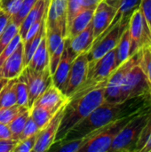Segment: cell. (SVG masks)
<instances>
[{
  "instance_id": "cell-41",
  "label": "cell",
  "mask_w": 151,
  "mask_h": 152,
  "mask_svg": "<svg viewBox=\"0 0 151 152\" xmlns=\"http://www.w3.org/2000/svg\"><path fill=\"white\" fill-rule=\"evenodd\" d=\"M0 139H12V134L8 125L0 123Z\"/></svg>"
},
{
  "instance_id": "cell-12",
  "label": "cell",
  "mask_w": 151,
  "mask_h": 152,
  "mask_svg": "<svg viewBox=\"0 0 151 152\" xmlns=\"http://www.w3.org/2000/svg\"><path fill=\"white\" fill-rule=\"evenodd\" d=\"M68 0H50L46 14V27L61 32L67 38Z\"/></svg>"
},
{
  "instance_id": "cell-1",
  "label": "cell",
  "mask_w": 151,
  "mask_h": 152,
  "mask_svg": "<svg viewBox=\"0 0 151 152\" xmlns=\"http://www.w3.org/2000/svg\"><path fill=\"white\" fill-rule=\"evenodd\" d=\"M105 102V86L93 89L86 94L69 98L56 135V142L63 141L69 131Z\"/></svg>"
},
{
  "instance_id": "cell-15",
  "label": "cell",
  "mask_w": 151,
  "mask_h": 152,
  "mask_svg": "<svg viewBox=\"0 0 151 152\" xmlns=\"http://www.w3.org/2000/svg\"><path fill=\"white\" fill-rule=\"evenodd\" d=\"M77 56V55L69 47L68 38H66L65 47H64L61 58L60 60V62H59L54 73L52 75L53 84L61 91L64 88V86H65L67 77L69 76L73 61Z\"/></svg>"
},
{
  "instance_id": "cell-2",
  "label": "cell",
  "mask_w": 151,
  "mask_h": 152,
  "mask_svg": "<svg viewBox=\"0 0 151 152\" xmlns=\"http://www.w3.org/2000/svg\"><path fill=\"white\" fill-rule=\"evenodd\" d=\"M151 127V105L140 110L115 137L109 152L140 151Z\"/></svg>"
},
{
  "instance_id": "cell-35",
  "label": "cell",
  "mask_w": 151,
  "mask_h": 152,
  "mask_svg": "<svg viewBox=\"0 0 151 152\" xmlns=\"http://www.w3.org/2000/svg\"><path fill=\"white\" fill-rule=\"evenodd\" d=\"M37 138V134H35L26 139L18 142L13 152H32Z\"/></svg>"
},
{
  "instance_id": "cell-13",
  "label": "cell",
  "mask_w": 151,
  "mask_h": 152,
  "mask_svg": "<svg viewBox=\"0 0 151 152\" xmlns=\"http://www.w3.org/2000/svg\"><path fill=\"white\" fill-rule=\"evenodd\" d=\"M117 9L107 4L104 0H101L96 6L92 24L93 30V41L97 39L110 25L112 22Z\"/></svg>"
},
{
  "instance_id": "cell-16",
  "label": "cell",
  "mask_w": 151,
  "mask_h": 152,
  "mask_svg": "<svg viewBox=\"0 0 151 152\" xmlns=\"http://www.w3.org/2000/svg\"><path fill=\"white\" fill-rule=\"evenodd\" d=\"M69 98L67 95H65L61 90L56 87L53 84H52L35 101L34 104L44 106L49 110L57 112L61 107L66 105L69 102Z\"/></svg>"
},
{
  "instance_id": "cell-28",
  "label": "cell",
  "mask_w": 151,
  "mask_h": 152,
  "mask_svg": "<svg viewBox=\"0 0 151 152\" xmlns=\"http://www.w3.org/2000/svg\"><path fill=\"white\" fill-rule=\"evenodd\" d=\"M25 110H28V108L20 106L18 104L0 109V123L8 125L17 115H19Z\"/></svg>"
},
{
  "instance_id": "cell-33",
  "label": "cell",
  "mask_w": 151,
  "mask_h": 152,
  "mask_svg": "<svg viewBox=\"0 0 151 152\" xmlns=\"http://www.w3.org/2000/svg\"><path fill=\"white\" fill-rule=\"evenodd\" d=\"M22 0H0V10L12 17L20 10Z\"/></svg>"
},
{
  "instance_id": "cell-9",
  "label": "cell",
  "mask_w": 151,
  "mask_h": 152,
  "mask_svg": "<svg viewBox=\"0 0 151 152\" xmlns=\"http://www.w3.org/2000/svg\"><path fill=\"white\" fill-rule=\"evenodd\" d=\"M89 70L87 53L78 54L73 61L62 93L70 98L85 83Z\"/></svg>"
},
{
  "instance_id": "cell-42",
  "label": "cell",
  "mask_w": 151,
  "mask_h": 152,
  "mask_svg": "<svg viewBox=\"0 0 151 152\" xmlns=\"http://www.w3.org/2000/svg\"><path fill=\"white\" fill-rule=\"evenodd\" d=\"M141 152H151V127L148 133L146 141L144 145L142 146V148L141 149Z\"/></svg>"
},
{
  "instance_id": "cell-34",
  "label": "cell",
  "mask_w": 151,
  "mask_h": 152,
  "mask_svg": "<svg viewBox=\"0 0 151 152\" xmlns=\"http://www.w3.org/2000/svg\"><path fill=\"white\" fill-rule=\"evenodd\" d=\"M65 43H66V38L60 44V45L57 47V49L53 52V53L50 56L49 58V63H48V68L50 70L51 75H53L60 62V60L61 58L64 47H65Z\"/></svg>"
},
{
  "instance_id": "cell-4",
  "label": "cell",
  "mask_w": 151,
  "mask_h": 152,
  "mask_svg": "<svg viewBox=\"0 0 151 152\" xmlns=\"http://www.w3.org/2000/svg\"><path fill=\"white\" fill-rule=\"evenodd\" d=\"M117 68V65L115 48L107 54H105L103 57H101L100 60H98L94 63V65L89 69L87 77L85 83L82 85L81 87L77 89V91L71 97L80 96L93 89L106 86L108 79Z\"/></svg>"
},
{
  "instance_id": "cell-38",
  "label": "cell",
  "mask_w": 151,
  "mask_h": 152,
  "mask_svg": "<svg viewBox=\"0 0 151 152\" xmlns=\"http://www.w3.org/2000/svg\"><path fill=\"white\" fill-rule=\"evenodd\" d=\"M140 10L146 20L151 31V0H142Z\"/></svg>"
},
{
  "instance_id": "cell-19",
  "label": "cell",
  "mask_w": 151,
  "mask_h": 152,
  "mask_svg": "<svg viewBox=\"0 0 151 152\" xmlns=\"http://www.w3.org/2000/svg\"><path fill=\"white\" fill-rule=\"evenodd\" d=\"M94 10L95 9L93 8H83L78 12L68 29L67 38H73L80 32H82L92 22Z\"/></svg>"
},
{
  "instance_id": "cell-10",
  "label": "cell",
  "mask_w": 151,
  "mask_h": 152,
  "mask_svg": "<svg viewBox=\"0 0 151 152\" xmlns=\"http://www.w3.org/2000/svg\"><path fill=\"white\" fill-rule=\"evenodd\" d=\"M137 53L132 54L125 62L119 65L108 79L105 86V101L108 102H121V86L126 72L137 63Z\"/></svg>"
},
{
  "instance_id": "cell-14",
  "label": "cell",
  "mask_w": 151,
  "mask_h": 152,
  "mask_svg": "<svg viewBox=\"0 0 151 152\" xmlns=\"http://www.w3.org/2000/svg\"><path fill=\"white\" fill-rule=\"evenodd\" d=\"M25 67L24 45L21 41L0 69V77L6 78L8 80L17 78L21 74Z\"/></svg>"
},
{
  "instance_id": "cell-8",
  "label": "cell",
  "mask_w": 151,
  "mask_h": 152,
  "mask_svg": "<svg viewBox=\"0 0 151 152\" xmlns=\"http://www.w3.org/2000/svg\"><path fill=\"white\" fill-rule=\"evenodd\" d=\"M131 38V55L135 53L142 45H151V31L140 8L133 12L128 23Z\"/></svg>"
},
{
  "instance_id": "cell-11",
  "label": "cell",
  "mask_w": 151,
  "mask_h": 152,
  "mask_svg": "<svg viewBox=\"0 0 151 152\" xmlns=\"http://www.w3.org/2000/svg\"><path fill=\"white\" fill-rule=\"evenodd\" d=\"M64 107H61L51 120L37 133V138L32 152H44L49 151L56 140V135L64 112Z\"/></svg>"
},
{
  "instance_id": "cell-6",
  "label": "cell",
  "mask_w": 151,
  "mask_h": 152,
  "mask_svg": "<svg viewBox=\"0 0 151 152\" xmlns=\"http://www.w3.org/2000/svg\"><path fill=\"white\" fill-rule=\"evenodd\" d=\"M19 77L27 84L28 90V109L30 110L35 101L53 84L52 75L48 67L42 71H36L26 66Z\"/></svg>"
},
{
  "instance_id": "cell-26",
  "label": "cell",
  "mask_w": 151,
  "mask_h": 152,
  "mask_svg": "<svg viewBox=\"0 0 151 152\" xmlns=\"http://www.w3.org/2000/svg\"><path fill=\"white\" fill-rule=\"evenodd\" d=\"M45 37H46L47 52H48V55L50 58V56L57 49V47L60 45V44L65 39V37L62 36L61 31L56 30V29H53V28H49L47 27H46Z\"/></svg>"
},
{
  "instance_id": "cell-25",
  "label": "cell",
  "mask_w": 151,
  "mask_h": 152,
  "mask_svg": "<svg viewBox=\"0 0 151 152\" xmlns=\"http://www.w3.org/2000/svg\"><path fill=\"white\" fill-rule=\"evenodd\" d=\"M30 115L29 109L25 110L24 111L20 112L19 115H17L9 124L8 126L10 128L11 134H12V139L16 140L19 142L20 135L24 128V126L27 122V119L28 118Z\"/></svg>"
},
{
  "instance_id": "cell-43",
  "label": "cell",
  "mask_w": 151,
  "mask_h": 152,
  "mask_svg": "<svg viewBox=\"0 0 151 152\" xmlns=\"http://www.w3.org/2000/svg\"><path fill=\"white\" fill-rule=\"evenodd\" d=\"M101 1V0H82V5H83V8L95 9Z\"/></svg>"
},
{
  "instance_id": "cell-31",
  "label": "cell",
  "mask_w": 151,
  "mask_h": 152,
  "mask_svg": "<svg viewBox=\"0 0 151 152\" xmlns=\"http://www.w3.org/2000/svg\"><path fill=\"white\" fill-rule=\"evenodd\" d=\"M82 9H83L82 0H68V7H67V28L68 29L74 18L78 14V12Z\"/></svg>"
},
{
  "instance_id": "cell-17",
  "label": "cell",
  "mask_w": 151,
  "mask_h": 152,
  "mask_svg": "<svg viewBox=\"0 0 151 152\" xmlns=\"http://www.w3.org/2000/svg\"><path fill=\"white\" fill-rule=\"evenodd\" d=\"M93 30L92 22L73 38H68L69 47L77 54L87 53L93 43Z\"/></svg>"
},
{
  "instance_id": "cell-5",
  "label": "cell",
  "mask_w": 151,
  "mask_h": 152,
  "mask_svg": "<svg viewBox=\"0 0 151 152\" xmlns=\"http://www.w3.org/2000/svg\"><path fill=\"white\" fill-rule=\"evenodd\" d=\"M128 23L129 21L117 22L106 34L93 43L92 47L87 52L89 69L93 67L98 60L117 47L123 32L128 27Z\"/></svg>"
},
{
  "instance_id": "cell-24",
  "label": "cell",
  "mask_w": 151,
  "mask_h": 152,
  "mask_svg": "<svg viewBox=\"0 0 151 152\" xmlns=\"http://www.w3.org/2000/svg\"><path fill=\"white\" fill-rule=\"evenodd\" d=\"M29 110H30V116L35 120L40 130L51 120V118L56 113L55 111L38 104H33V106L30 108Z\"/></svg>"
},
{
  "instance_id": "cell-20",
  "label": "cell",
  "mask_w": 151,
  "mask_h": 152,
  "mask_svg": "<svg viewBox=\"0 0 151 152\" xmlns=\"http://www.w3.org/2000/svg\"><path fill=\"white\" fill-rule=\"evenodd\" d=\"M48 63H49V55L47 52L46 37L44 34L39 45L37 46L36 50L33 53L31 60L29 61L27 66L30 68L31 69H34L36 71H42L48 67Z\"/></svg>"
},
{
  "instance_id": "cell-23",
  "label": "cell",
  "mask_w": 151,
  "mask_h": 152,
  "mask_svg": "<svg viewBox=\"0 0 151 152\" xmlns=\"http://www.w3.org/2000/svg\"><path fill=\"white\" fill-rule=\"evenodd\" d=\"M18 78V77H17ZM17 78L10 79L0 93V109L17 104L16 82Z\"/></svg>"
},
{
  "instance_id": "cell-36",
  "label": "cell",
  "mask_w": 151,
  "mask_h": 152,
  "mask_svg": "<svg viewBox=\"0 0 151 152\" xmlns=\"http://www.w3.org/2000/svg\"><path fill=\"white\" fill-rule=\"evenodd\" d=\"M85 142V138L65 141L56 151L59 152H78Z\"/></svg>"
},
{
  "instance_id": "cell-45",
  "label": "cell",
  "mask_w": 151,
  "mask_h": 152,
  "mask_svg": "<svg viewBox=\"0 0 151 152\" xmlns=\"http://www.w3.org/2000/svg\"><path fill=\"white\" fill-rule=\"evenodd\" d=\"M8 79H6V78H4V77H0V93H1V91H2V89L5 86V85L8 83Z\"/></svg>"
},
{
  "instance_id": "cell-44",
  "label": "cell",
  "mask_w": 151,
  "mask_h": 152,
  "mask_svg": "<svg viewBox=\"0 0 151 152\" xmlns=\"http://www.w3.org/2000/svg\"><path fill=\"white\" fill-rule=\"evenodd\" d=\"M107 4H109V5H111V6H113V7H115V8H118V6H119V4H120V3L122 2V0H104Z\"/></svg>"
},
{
  "instance_id": "cell-32",
  "label": "cell",
  "mask_w": 151,
  "mask_h": 152,
  "mask_svg": "<svg viewBox=\"0 0 151 152\" xmlns=\"http://www.w3.org/2000/svg\"><path fill=\"white\" fill-rule=\"evenodd\" d=\"M22 41L19 32L13 37V38L11 40V42L5 46V48L2 51V53H0V69L2 68L3 64L4 63V61L8 59V57L12 53V52L17 48V46L19 45V44Z\"/></svg>"
},
{
  "instance_id": "cell-27",
  "label": "cell",
  "mask_w": 151,
  "mask_h": 152,
  "mask_svg": "<svg viewBox=\"0 0 151 152\" xmlns=\"http://www.w3.org/2000/svg\"><path fill=\"white\" fill-rule=\"evenodd\" d=\"M16 99L18 105L28 109V90L27 84L20 77H18L16 82Z\"/></svg>"
},
{
  "instance_id": "cell-40",
  "label": "cell",
  "mask_w": 151,
  "mask_h": 152,
  "mask_svg": "<svg viewBox=\"0 0 151 152\" xmlns=\"http://www.w3.org/2000/svg\"><path fill=\"white\" fill-rule=\"evenodd\" d=\"M11 20V16L0 10V36Z\"/></svg>"
},
{
  "instance_id": "cell-7",
  "label": "cell",
  "mask_w": 151,
  "mask_h": 152,
  "mask_svg": "<svg viewBox=\"0 0 151 152\" xmlns=\"http://www.w3.org/2000/svg\"><path fill=\"white\" fill-rule=\"evenodd\" d=\"M148 93H151V90L146 77L138 63H135L126 72L123 80L120 94L121 102Z\"/></svg>"
},
{
  "instance_id": "cell-30",
  "label": "cell",
  "mask_w": 151,
  "mask_h": 152,
  "mask_svg": "<svg viewBox=\"0 0 151 152\" xmlns=\"http://www.w3.org/2000/svg\"><path fill=\"white\" fill-rule=\"evenodd\" d=\"M36 1L37 0H22V4H21L20 10L17 12L16 14H14L12 17H11L12 20L20 27V23L22 22L24 18L28 13V12L31 10V8L33 7V5L36 4Z\"/></svg>"
},
{
  "instance_id": "cell-29",
  "label": "cell",
  "mask_w": 151,
  "mask_h": 152,
  "mask_svg": "<svg viewBox=\"0 0 151 152\" xmlns=\"http://www.w3.org/2000/svg\"><path fill=\"white\" fill-rule=\"evenodd\" d=\"M19 32V26L15 24L12 19L8 25L6 26L5 29L0 36V53L5 48V46L11 42V40L13 38V37Z\"/></svg>"
},
{
  "instance_id": "cell-18",
  "label": "cell",
  "mask_w": 151,
  "mask_h": 152,
  "mask_svg": "<svg viewBox=\"0 0 151 152\" xmlns=\"http://www.w3.org/2000/svg\"><path fill=\"white\" fill-rule=\"evenodd\" d=\"M141 2L142 0H122V2L120 3L118 8H117V11L116 12V15L112 20V22L110 23L109 27L99 37H101V36H103L104 34H106L112 27H114L117 22L119 21H123V22H125V21H129L130 20V17L131 15L133 13L134 11H136L137 9L140 8V5H141ZM98 37V38H99ZM97 38V39H98ZM96 40V39H95ZM94 40V41H95Z\"/></svg>"
},
{
  "instance_id": "cell-39",
  "label": "cell",
  "mask_w": 151,
  "mask_h": 152,
  "mask_svg": "<svg viewBox=\"0 0 151 152\" xmlns=\"http://www.w3.org/2000/svg\"><path fill=\"white\" fill-rule=\"evenodd\" d=\"M17 143L13 139H0V152H13Z\"/></svg>"
},
{
  "instance_id": "cell-21",
  "label": "cell",
  "mask_w": 151,
  "mask_h": 152,
  "mask_svg": "<svg viewBox=\"0 0 151 152\" xmlns=\"http://www.w3.org/2000/svg\"><path fill=\"white\" fill-rule=\"evenodd\" d=\"M138 65L146 77L151 90V45H142L137 52Z\"/></svg>"
},
{
  "instance_id": "cell-37",
  "label": "cell",
  "mask_w": 151,
  "mask_h": 152,
  "mask_svg": "<svg viewBox=\"0 0 151 152\" xmlns=\"http://www.w3.org/2000/svg\"><path fill=\"white\" fill-rule=\"evenodd\" d=\"M40 131V128L38 127V126L36 125V123L35 122V120L32 118V117L29 115L28 118L27 119V122L24 126V128L20 135V138H19V142L23 140V139H26L35 134H37L38 132Z\"/></svg>"
},
{
  "instance_id": "cell-3",
  "label": "cell",
  "mask_w": 151,
  "mask_h": 152,
  "mask_svg": "<svg viewBox=\"0 0 151 152\" xmlns=\"http://www.w3.org/2000/svg\"><path fill=\"white\" fill-rule=\"evenodd\" d=\"M147 108V107H146ZM139 112V111H138ZM136 112V113H138ZM118 118L105 126L94 131L85 138V142L78 152H109L111 144L120 132V130L133 118L136 114Z\"/></svg>"
},
{
  "instance_id": "cell-22",
  "label": "cell",
  "mask_w": 151,
  "mask_h": 152,
  "mask_svg": "<svg viewBox=\"0 0 151 152\" xmlns=\"http://www.w3.org/2000/svg\"><path fill=\"white\" fill-rule=\"evenodd\" d=\"M131 56V38L128 27L123 32L119 42L116 47V59L117 67L125 62Z\"/></svg>"
}]
</instances>
